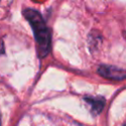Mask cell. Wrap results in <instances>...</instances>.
I'll return each instance as SVG.
<instances>
[{"instance_id":"obj_1","label":"cell","mask_w":126,"mask_h":126,"mask_svg":"<svg viewBox=\"0 0 126 126\" xmlns=\"http://www.w3.org/2000/svg\"><path fill=\"white\" fill-rule=\"evenodd\" d=\"M23 14L26 20L30 23L33 31V34H34V38H35V42L37 46V51H38V56L40 57L46 56L50 50L51 40H50L49 29L46 26L42 16L36 10L30 9V8L25 9L23 11Z\"/></svg>"},{"instance_id":"obj_2","label":"cell","mask_w":126,"mask_h":126,"mask_svg":"<svg viewBox=\"0 0 126 126\" xmlns=\"http://www.w3.org/2000/svg\"><path fill=\"white\" fill-rule=\"evenodd\" d=\"M97 73L100 76L111 80H124L126 78V71L118 69L114 66L101 65L98 67Z\"/></svg>"},{"instance_id":"obj_3","label":"cell","mask_w":126,"mask_h":126,"mask_svg":"<svg viewBox=\"0 0 126 126\" xmlns=\"http://www.w3.org/2000/svg\"><path fill=\"white\" fill-rule=\"evenodd\" d=\"M85 100L87 103L90 104L91 110L94 114H98L102 110L104 106V99L102 97H92V96H86Z\"/></svg>"},{"instance_id":"obj_4","label":"cell","mask_w":126,"mask_h":126,"mask_svg":"<svg viewBox=\"0 0 126 126\" xmlns=\"http://www.w3.org/2000/svg\"><path fill=\"white\" fill-rule=\"evenodd\" d=\"M0 126H1V115H0Z\"/></svg>"},{"instance_id":"obj_5","label":"cell","mask_w":126,"mask_h":126,"mask_svg":"<svg viewBox=\"0 0 126 126\" xmlns=\"http://www.w3.org/2000/svg\"><path fill=\"white\" fill-rule=\"evenodd\" d=\"M124 126H126V124H125V125H124Z\"/></svg>"}]
</instances>
